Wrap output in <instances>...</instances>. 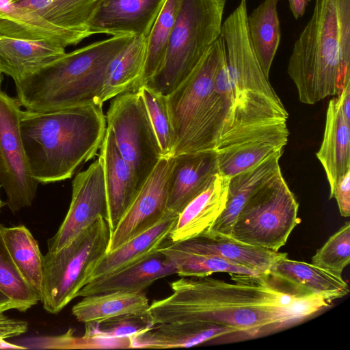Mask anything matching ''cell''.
Returning a JSON list of instances; mask_svg holds the SVG:
<instances>
[{"label": "cell", "mask_w": 350, "mask_h": 350, "mask_svg": "<svg viewBox=\"0 0 350 350\" xmlns=\"http://www.w3.org/2000/svg\"><path fill=\"white\" fill-rule=\"evenodd\" d=\"M334 198L341 216L350 215V170L341 176L337 180L329 199Z\"/></svg>", "instance_id": "40"}, {"label": "cell", "mask_w": 350, "mask_h": 350, "mask_svg": "<svg viewBox=\"0 0 350 350\" xmlns=\"http://www.w3.org/2000/svg\"><path fill=\"white\" fill-rule=\"evenodd\" d=\"M175 265L180 276L204 277L217 272L252 276H262L258 272L220 258L198 254L185 250L178 243L163 244L157 249Z\"/></svg>", "instance_id": "33"}, {"label": "cell", "mask_w": 350, "mask_h": 350, "mask_svg": "<svg viewBox=\"0 0 350 350\" xmlns=\"http://www.w3.org/2000/svg\"><path fill=\"white\" fill-rule=\"evenodd\" d=\"M110 231L100 216L70 243L43 256V280L40 301L44 310L58 314L86 284L89 273L107 252Z\"/></svg>", "instance_id": "7"}, {"label": "cell", "mask_w": 350, "mask_h": 350, "mask_svg": "<svg viewBox=\"0 0 350 350\" xmlns=\"http://www.w3.org/2000/svg\"><path fill=\"white\" fill-rule=\"evenodd\" d=\"M4 226L0 223V290L25 312L40 301L39 295L25 282L7 250L3 239Z\"/></svg>", "instance_id": "36"}, {"label": "cell", "mask_w": 350, "mask_h": 350, "mask_svg": "<svg viewBox=\"0 0 350 350\" xmlns=\"http://www.w3.org/2000/svg\"><path fill=\"white\" fill-rule=\"evenodd\" d=\"M278 152L253 167L230 178L225 207L211 228L203 234L230 236L242 207L267 180L280 170Z\"/></svg>", "instance_id": "23"}, {"label": "cell", "mask_w": 350, "mask_h": 350, "mask_svg": "<svg viewBox=\"0 0 350 350\" xmlns=\"http://www.w3.org/2000/svg\"><path fill=\"white\" fill-rule=\"evenodd\" d=\"M178 4V0L165 1L147 36L146 57L140 87L150 81L163 62L176 19Z\"/></svg>", "instance_id": "34"}, {"label": "cell", "mask_w": 350, "mask_h": 350, "mask_svg": "<svg viewBox=\"0 0 350 350\" xmlns=\"http://www.w3.org/2000/svg\"><path fill=\"white\" fill-rule=\"evenodd\" d=\"M311 0H288L289 8L295 19L301 17Z\"/></svg>", "instance_id": "42"}, {"label": "cell", "mask_w": 350, "mask_h": 350, "mask_svg": "<svg viewBox=\"0 0 350 350\" xmlns=\"http://www.w3.org/2000/svg\"><path fill=\"white\" fill-rule=\"evenodd\" d=\"M28 329L27 321L9 317L0 313V338L7 339L25 333Z\"/></svg>", "instance_id": "41"}, {"label": "cell", "mask_w": 350, "mask_h": 350, "mask_svg": "<svg viewBox=\"0 0 350 350\" xmlns=\"http://www.w3.org/2000/svg\"><path fill=\"white\" fill-rule=\"evenodd\" d=\"M299 204L281 170L249 198L232 226L239 241L278 251L297 224Z\"/></svg>", "instance_id": "9"}, {"label": "cell", "mask_w": 350, "mask_h": 350, "mask_svg": "<svg viewBox=\"0 0 350 350\" xmlns=\"http://www.w3.org/2000/svg\"><path fill=\"white\" fill-rule=\"evenodd\" d=\"M3 239L21 275L41 298L43 256L37 241L29 229L23 225L4 227Z\"/></svg>", "instance_id": "32"}, {"label": "cell", "mask_w": 350, "mask_h": 350, "mask_svg": "<svg viewBox=\"0 0 350 350\" xmlns=\"http://www.w3.org/2000/svg\"><path fill=\"white\" fill-rule=\"evenodd\" d=\"M232 275L236 283L207 276L170 282L172 293L150 304L152 324L209 323L255 334L301 320L295 293L279 291L267 282V277Z\"/></svg>", "instance_id": "1"}, {"label": "cell", "mask_w": 350, "mask_h": 350, "mask_svg": "<svg viewBox=\"0 0 350 350\" xmlns=\"http://www.w3.org/2000/svg\"><path fill=\"white\" fill-rule=\"evenodd\" d=\"M237 332L226 325L202 322L157 323L130 337V349L190 347Z\"/></svg>", "instance_id": "22"}, {"label": "cell", "mask_w": 350, "mask_h": 350, "mask_svg": "<svg viewBox=\"0 0 350 350\" xmlns=\"http://www.w3.org/2000/svg\"><path fill=\"white\" fill-rule=\"evenodd\" d=\"M229 179L217 174L209 186L184 208L168 234L171 242L199 237L211 228L225 207Z\"/></svg>", "instance_id": "21"}, {"label": "cell", "mask_w": 350, "mask_h": 350, "mask_svg": "<svg viewBox=\"0 0 350 350\" xmlns=\"http://www.w3.org/2000/svg\"><path fill=\"white\" fill-rule=\"evenodd\" d=\"M21 107L17 98L0 90V184L13 213L32 204L39 184L31 175L23 143Z\"/></svg>", "instance_id": "11"}, {"label": "cell", "mask_w": 350, "mask_h": 350, "mask_svg": "<svg viewBox=\"0 0 350 350\" xmlns=\"http://www.w3.org/2000/svg\"><path fill=\"white\" fill-rule=\"evenodd\" d=\"M219 173L215 151L186 152L174 156L169 178L167 210L178 215L209 186Z\"/></svg>", "instance_id": "16"}, {"label": "cell", "mask_w": 350, "mask_h": 350, "mask_svg": "<svg viewBox=\"0 0 350 350\" xmlns=\"http://www.w3.org/2000/svg\"><path fill=\"white\" fill-rule=\"evenodd\" d=\"M317 158L329 185V196L338 179L350 170V119L344 113L339 95L327 105L325 130Z\"/></svg>", "instance_id": "20"}, {"label": "cell", "mask_w": 350, "mask_h": 350, "mask_svg": "<svg viewBox=\"0 0 350 350\" xmlns=\"http://www.w3.org/2000/svg\"><path fill=\"white\" fill-rule=\"evenodd\" d=\"M113 98L106 116L107 126L141 187L162 158L159 144L137 92H127Z\"/></svg>", "instance_id": "10"}, {"label": "cell", "mask_w": 350, "mask_h": 350, "mask_svg": "<svg viewBox=\"0 0 350 350\" xmlns=\"http://www.w3.org/2000/svg\"><path fill=\"white\" fill-rule=\"evenodd\" d=\"M0 72H2L1 69V67H0Z\"/></svg>", "instance_id": "47"}, {"label": "cell", "mask_w": 350, "mask_h": 350, "mask_svg": "<svg viewBox=\"0 0 350 350\" xmlns=\"http://www.w3.org/2000/svg\"><path fill=\"white\" fill-rule=\"evenodd\" d=\"M147 37L133 40L111 61L105 76L101 102L127 92H137L144 72Z\"/></svg>", "instance_id": "29"}, {"label": "cell", "mask_w": 350, "mask_h": 350, "mask_svg": "<svg viewBox=\"0 0 350 350\" xmlns=\"http://www.w3.org/2000/svg\"><path fill=\"white\" fill-rule=\"evenodd\" d=\"M247 17V0H241L221 25L232 105V129L288 116L254 53Z\"/></svg>", "instance_id": "5"}, {"label": "cell", "mask_w": 350, "mask_h": 350, "mask_svg": "<svg viewBox=\"0 0 350 350\" xmlns=\"http://www.w3.org/2000/svg\"><path fill=\"white\" fill-rule=\"evenodd\" d=\"M173 163L174 157L160 159L110 234L107 252L150 228L164 216Z\"/></svg>", "instance_id": "13"}, {"label": "cell", "mask_w": 350, "mask_h": 350, "mask_svg": "<svg viewBox=\"0 0 350 350\" xmlns=\"http://www.w3.org/2000/svg\"><path fill=\"white\" fill-rule=\"evenodd\" d=\"M72 189L68 211L57 232L48 240L49 252H56L67 245L100 216L106 219L107 202L99 158L75 176Z\"/></svg>", "instance_id": "12"}, {"label": "cell", "mask_w": 350, "mask_h": 350, "mask_svg": "<svg viewBox=\"0 0 350 350\" xmlns=\"http://www.w3.org/2000/svg\"><path fill=\"white\" fill-rule=\"evenodd\" d=\"M152 325L148 312L126 314L85 323V331L83 335L105 338H130Z\"/></svg>", "instance_id": "38"}, {"label": "cell", "mask_w": 350, "mask_h": 350, "mask_svg": "<svg viewBox=\"0 0 350 350\" xmlns=\"http://www.w3.org/2000/svg\"><path fill=\"white\" fill-rule=\"evenodd\" d=\"M134 37L116 36L94 42L65 53L14 82L19 104L32 111L103 105L101 95L109 65Z\"/></svg>", "instance_id": "4"}, {"label": "cell", "mask_w": 350, "mask_h": 350, "mask_svg": "<svg viewBox=\"0 0 350 350\" xmlns=\"http://www.w3.org/2000/svg\"><path fill=\"white\" fill-rule=\"evenodd\" d=\"M226 0H178L163 62L145 85L167 95L194 70L221 35Z\"/></svg>", "instance_id": "6"}, {"label": "cell", "mask_w": 350, "mask_h": 350, "mask_svg": "<svg viewBox=\"0 0 350 350\" xmlns=\"http://www.w3.org/2000/svg\"><path fill=\"white\" fill-rule=\"evenodd\" d=\"M268 276L288 284L301 294L321 296L330 302L349 293L347 283L336 275L312 263L283 258L270 267Z\"/></svg>", "instance_id": "24"}, {"label": "cell", "mask_w": 350, "mask_h": 350, "mask_svg": "<svg viewBox=\"0 0 350 350\" xmlns=\"http://www.w3.org/2000/svg\"><path fill=\"white\" fill-rule=\"evenodd\" d=\"M286 122L258 125L217 150L219 174L230 178L283 152L289 135Z\"/></svg>", "instance_id": "14"}, {"label": "cell", "mask_w": 350, "mask_h": 350, "mask_svg": "<svg viewBox=\"0 0 350 350\" xmlns=\"http://www.w3.org/2000/svg\"><path fill=\"white\" fill-rule=\"evenodd\" d=\"M65 47L49 40L0 36V67L14 82L61 57Z\"/></svg>", "instance_id": "26"}, {"label": "cell", "mask_w": 350, "mask_h": 350, "mask_svg": "<svg viewBox=\"0 0 350 350\" xmlns=\"http://www.w3.org/2000/svg\"><path fill=\"white\" fill-rule=\"evenodd\" d=\"M345 115L350 119V83H348L339 94Z\"/></svg>", "instance_id": "43"}, {"label": "cell", "mask_w": 350, "mask_h": 350, "mask_svg": "<svg viewBox=\"0 0 350 350\" xmlns=\"http://www.w3.org/2000/svg\"><path fill=\"white\" fill-rule=\"evenodd\" d=\"M0 36L23 40H49L65 48L83 40L18 6L13 0H0Z\"/></svg>", "instance_id": "28"}, {"label": "cell", "mask_w": 350, "mask_h": 350, "mask_svg": "<svg viewBox=\"0 0 350 350\" xmlns=\"http://www.w3.org/2000/svg\"><path fill=\"white\" fill-rule=\"evenodd\" d=\"M166 0H106L88 24L92 34L147 37Z\"/></svg>", "instance_id": "15"}, {"label": "cell", "mask_w": 350, "mask_h": 350, "mask_svg": "<svg viewBox=\"0 0 350 350\" xmlns=\"http://www.w3.org/2000/svg\"><path fill=\"white\" fill-rule=\"evenodd\" d=\"M178 214L167 210L155 225L128 241L117 249L106 252L88 275L87 283L120 270L155 252L168 237ZM86 283V284H87Z\"/></svg>", "instance_id": "25"}, {"label": "cell", "mask_w": 350, "mask_h": 350, "mask_svg": "<svg viewBox=\"0 0 350 350\" xmlns=\"http://www.w3.org/2000/svg\"><path fill=\"white\" fill-rule=\"evenodd\" d=\"M21 133L31 175L38 183L72 176L100 149L106 130L103 105L51 111L22 110Z\"/></svg>", "instance_id": "2"}, {"label": "cell", "mask_w": 350, "mask_h": 350, "mask_svg": "<svg viewBox=\"0 0 350 350\" xmlns=\"http://www.w3.org/2000/svg\"><path fill=\"white\" fill-rule=\"evenodd\" d=\"M225 49L220 35L189 75L166 95L174 133L172 157L204 148L209 127L214 78Z\"/></svg>", "instance_id": "8"}, {"label": "cell", "mask_w": 350, "mask_h": 350, "mask_svg": "<svg viewBox=\"0 0 350 350\" xmlns=\"http://www.w3.org/2000/svg\"><path fill=\"white\" fill-rule=\"evenodd\" d=\"M287 71L307 105L336 96L350 83V0H315Z\"/></svg>", "instance_id": "3"}, {"label": "cell", "mask_w": 350, "mask_h": 350, "mask_svg": "<svg viewBox=\"0 0 350 350\" xmlns=\"http://www.w3.org/2000/svg\"><path fill=\"white\" fill-rule=\"evenodd\" d=\"M141 96L157 138L162 157H172L174 133L169 115L167 98L148 85L137 91Z\"/></svg>", "instance_id": "37"}, {"label": "cell", "mask_w": 350, "mask_h": 350, "mask_svg": "<svg viewBox=\"0 0 350 350\" xmlns=\"http://www.w3.org/2000/svg\"><path fill=\"white\" fill-rule=\"evenodd\" d=\"M176 272L173 262L157 250L120 270L87 283L76 297L112 292L143 291L156 280Z\"/></svg>", "instance_id": "18"}, {"label": "cell", "mask_w": 350, "mask_h": 350, "mask_svg": "<svg viewBox=\"0 0 350 350\" xmlns=\"http://www.w3.org/2000/svg\"><path fill=\"white\" fill-rule=\"evenodd\" d=\"M176 243L188 251L220 258L253 269L265 277H268L274 262L287 257L286 253L251 245L222 234H202Z\"/></svg>", "instance_id": "19"}, {"label": "cell", "mask_w": 350, "mask_h": 350, "mask_svg": "<svg viewBox=\"0 0 350 350\" xmlns=\"http://www.w3.org/2000/svg\"><path fill=\"white\" fill-rule=\"evenodd\" d=\"M1 185L0 184V211H1V208L5 205V202H3L1 198Z\"/></svg>", "instance_id": "45"}, {"label": "cell", "mask_w": 350, "mask_h": 350, "mask_svg": "<svg viewBox=\"0 0 350 350\" xmlns=\"http://www.w3.org/2000/svg\"><path fill=\"white\" fill-rule=\"evenodd\" d=\"M98 158L103 167L107 202L106 221L111 234L141 187L133 170L120 154L107 126Z\"/></svg>", "instance_id": "17"}, {"label": "cell", "mask_w": 350, "mask_h": 350, "mask_svg": "<svg viewBox=\"0 0 350 350\" xmlns=\"http://www.w3.org/2000/svg\"><path fill=\"white\" fill-rule=\"evenodd\" d=\"M14 309L16 306L12 300L1 290H0V313H4L5 311Z\"/></svg>", "instance_id": "44"}, {"label": "cell", "mask_w": 350, "mask_h": 350, "mask_svg": "<svg viewBox=\"0 0 350 350\" xmlns=\"http://www.w3.org/2000/svg\"><path fill=\"white\" fill-rule=\"evenodd\" d=\"M18 6L83 40L93 35L88 24L106 0H13Z\"/></svg>", "instance_id": "27"}, {"label": "cell", "mask_w": 350, "mask_h": 350, "mask_svg": "<svg viewBox=\"0 0 350 350\" xmlns=\"http://www.w3.org/2000/svg\"><path fill=\"white\" fill-rule=\"evenodd\" d=\"M150 304L146 294L140 292H112L83 297L72 308L76 319L87 323L116 317L143 314Z\"/></svg>", "instance_id": "30"}, {"label": "cell", "mask_w": 350, "mask_h": 350, "mask_svg": "<svg viewBox=\"0 0 350 350\" xmlns=\"http://www.w3.org/2000/svg\"><path fill=\"white\" fill-rule=\"evenodd\" d=\"M2 81H3V72H0V90H1Z\"/></svg>", "instance_id": "46"}, {"label": "cell", "mask_w": 350, "mask_h": 350, "mask_svg": "<svg viewBox=\"0 0 350 350\" xmlns=\"http://www.w3.org/2000/svg\"><path fill=\"white\" fill-rule=\"evenodd\" d=\"M350 262V222L332 235L312 258V264L341 276Z\"/></svg>", "instance_id": "39"}, {"label": "cell", "mask_w": 350, "mask_h": 350, "mask_svg": "<svg viewBox=\"0 0 350 350\" xmlns=\"http://www.w3.org/2000/svg\"><path fill=\"white\" fill-rule=\"evenodd\" d=\"M25 349H129V338H105L74 336V330L68 329L66 333L58 336H38L27 338L16 342Z\"/></svg>", "instance_id": "35"}, {"label": "cell", "mask_w": 350, "mask_h": 350, "mask_svg": "<svg viewBox=\"0 0 350 350\" xmlns=\"http://www.w3.org/2000/svg\"><path fill=\"white\" fill-rule=\"evenodd\" d=\"M278 1L265 0L247 17V31L253 50L268 79L281 38L277 10Z\"/></svg>", "instance_id": "31"}]
</instances>
